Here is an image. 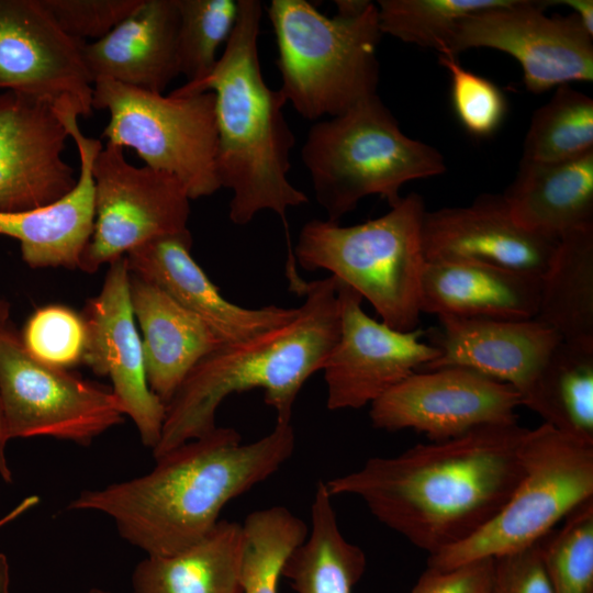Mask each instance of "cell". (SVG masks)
I'll return each instance as SVG.
<instances>
[{"instance_id":"obj_1","label":"cell","mask_w":593,"mask_h":593,"mask_svg":"<svg viewBox=\"0 0 593 593\" xmlns=\"http://www.w3.org/2000/svg\"><path fill=\"white\" fill-rule=\"evenodd\" d=\"M528 428L486 425L400 455L373 457L325 481L329 494L359 499L383 525L435 555L483 528L523 478Z\"/></svg>"},{"instance_id":"obj_2","label":"cell","mask_w":593,"mask_h":593,"mask_svg":"<svg viewBox=\"0 0 593 593\" xmlns=\"http://www.w3.org/2000/svg\"><path fill=\"white\" fill-rule=\"evenodd\" d=\"M294 448L291 422L247 444L235 428L216 426L155 459L145 474L81 491L67 508L109 516L146 556L172 555L208 535L224 506L273 475Z\"/></svg>"},{"instance_id":"obj_3","label":"cell","mask_w":593,"mask_h":593,"mask_svg":"<svg viewBox=\"0 0 593 593\" xmlns=\"http://www.w3.org/2000/svg\"><path fill=\"white\" fill-rule=\"evenodd\" d=\"M237 1L235 25L212 72L169 94H215L216 175L221 188L232 191V223L246 225L258 212L268 210L286 224L288 209L309 202L288 178L295 143L282 111L288 101L280 89L267 86L260 69L257 40L261 2Z\"/></svg>"},{"instance_id":"obj_4","label":"cell","mask_w":593,"mask_h":593,"mask_svg":"<svg viewBox=\"0 0 593 593\" xmlns=\"http://www.w3.org/2000/svg\"><path fill=\"white\" fill-rule=\"evenodd\" d=\"M296 315L237 343L221 345L188 373L169 403L158 444V459L216 427L215 415L231 394L262 389L277 422H291L295 400L306 380L323 366L340 332L337 280L333 276L304 282Z\"/></svg>"},{"instance_id":"obj_5","label":"cell","mask_w":593,"mask_h":593,"mask_svg":"<svg viewBox=\"0 0 593 593\" xmlns=\"http://www.w3.org/2000/svg\"><path fill=\"white\" fill-rule=\"evenodd\" d=\"M385 214L363 223L311 220L299 234L295 262L307 271L327 270L366 299L388 326L417 328L423 249V198L410 193Z\"/></svg>"},{"instance_id":"obj_6","label":"cell","mask_w":593,"mask_h":593,"mask_svg":"<svg viewBox=\"0 0 593 593\" xmlns=\"http://www.w3.org/2000/svg\"><path fill=\"white\" fill-rule=\"evenodd\" d=\"M315 199L338 222L360 200L378 194L390 206L406 182L446 170L441 154L410 138L378 94L314 123L301 149Z\"/></svg>"},{"instance_id":"obj_7","label":"cell","mask_w":593,"mask_h":593,"mask_svg":"<svg viewBox=\"0 0 593 593\" xmlns=\"http://www.w3.org/2000/svg\"><path fill=\"white\" fill-rule=\"evenodd\" d=\"M280 90L309 121L339 115L377 94L382 35L373 2L355 16L328 18L306 0H272Z\"/></svg>"},{"instance_id":"obj_8","label":"cell","mask_w":593,"mask_h":593,"mask_svg":"<svg viewBox=\"0 0 593 593\" xmlns=\"http://www.w3.org/2000/svg\"><path fill=\"white\" fill-rule=\"evenodd\" d=\"M524 474L503 508L468 539L428 556L427 567L456 568L526 548L593 499V444L542 423L521 446Z\"/></svg>"},{"instance_id":"obj_9","label":"cell","mask_w":593,"mask_h":593,"mask_svg":"<svg viewBox=\"0 0 593 593\" xmlns=\"http://www.w3.org/2000/svg\"><path fill=\"white\" fill-rule=\"evenodd\" d=\"M92 109L109 113L101 138L134 149L145 166L175 176L190 200L221 189L212 91L164 96L100 78L93 81Z\"/></svg>"},{"instance_id":"obj_10","label":"cell","mask_w":593,"mask_h":593,"mask_svg":"<svg viewBox=\"0 0 593 593\" xmlns=\"http://www.w3.org/2000/svg\"><path fill=\"white\" fill-rule=\"evenodd\" d=\"M9 322L0 325V401L9 440L52 437L88 446L123 422L111 388L36 361Z\"/></svg>"},{"instance_id":"obj_11","label":"cell","mask_w":593,"mask_h":593,"mask_svg":"<svg viewBox=\"0 0 593 593\" xmlns=\"http://www.w3.org/2000/svg\"><path fill=\"white\" fill-rule=\"evenodd\" d=\"M94 223L79 269L102 265L159 237L188 228L190 198L172 175L130 164L124 148L107 143L92 164Z\"/></svg>"},{"instance_id":"obj_12","label":"cell","mask_w":593,"mask_h":593,"mask_svg":"<svg viewBox=\"0 0 593 593\" xmlns=\"http://www.w3.org/2000/svg\"><path fill=\"white\" fill-rule=\"evenodd\" d=\"M544 1L505 0L461 19L447 54L492 48L514 57L533 93L593 81V36L580 20L547 16Z\"/></svg>"},{"instance_id":"obj_13","label":"cell","mask_w":593,"mask_h":593,"mask_svg":"<svg viewBox=\"0 0 593 593\" xmlns=\"http://www.w3.org/2000/svg\"><path fill=\"white\" fill-rule=\"evenodd\" d=\"M518 392L507 383L463 368L417 371L370 404L374 428L413 429L432 441L486 425L517 423Z\"/></svg>"},{"instance_id":"obj_14","label":"cell","mask_w":593,"mask_h":593,"mask_svg":"<svg viewBox=\"0 0 593 593\" xmlns=\"http://www.w3.org/2000/svg\"><path fill=\"white\" fill-rule=\"evenodd\" d=\"M337 294L340 332L322 369L328 410L371 404L439 356L435 346L421 339L425 331L401 332L370 317L360 294L339 280Z\"/></svg>"},{"instance_id":"obj_15","label":"cell","mask_w":593,"mask_h":593,"mask_svg":"<svg viewBox=\"0 0 593 593\" xmlns=\"http://www.w3.org/2000/svg\"><path fill=\"white\" fill-rule=\"evenodd\" d=\"M85 43L66 34L42 0H0V91L53 105L68 99L80 116H90L93 80Z\"/></svg>"},{"instance_id":"obj_16","label":"cell","mask_w":593,"mask_h":593,"mask_svg":"<svg viewBox=\"0 0 593 593\" xmlns=\"http://www.w3.org/2000/svg\"><path fill=\"white\" fill-rule=\"evenodd\" d=\"M82 316L87 329L82 363L111 380L124 414L135 424L143 445L153 450L161 435L166 405L148 384L125 256L109 264L102 288L87 302Z\"/></svg>"},{"instance_id":"obj_17","label":"cell","mask_w":593,"mask_h":593,"mask_svg":"<svg viewBox=\"0 0 593 593\" xmlns=\"http://www.w3.org/2000/svg\"><path fill=\"white\" fill-rule=\"evenodd\" d=\"M69 134L52 103L0 91V212L48 205L78 174L63 158Z\"/></svg>"},{"instance_id":"obj_18","label":"cell","mask_w":593,"mask_h":593,"mask_svg":"<svg viewBox=\"0 0 593 593\" xmlns=\"http://www.w3.org/2000/svg\"><path fill=\"white\" fill-rule=\"evenodd\" d=\"M422 237L426 261L480 262L539 278L558 242L518 225L503 197L494 194L468 206L426 211Z\"/></svg>"},{"instance_id":"obj_19","label":"cell","mask_w":593,"mask_h":593,"mask_svg":"<svg viewBox=\"0 0 593 593\" xmlns=\"http://www.w3.org/2000/svg\"><path fill=\"white\" fill-rule=\"evenodd\" d=\"M54 108L77 147V183L66 195L48 205L0 212V235L20 243L22 259L33 269H79L94 223L92 164L103 145L99 138L82 133L78 123L79 111L71 101L61 100Z\"/></svg>"},{"instance_id":"obj_20","label":"cell","mask_w":593,"mask_h":593,"mask_svg":"<svg viewBox=\"0 0 593 593\" xmlns=\"http://www.w3.org/2000/svg\"><path fill=\"white\" fill-rule=\"evenodd\" d=\"M189 228L149 240L125 255L131 273L149 281L203 320L224 344L237 343L292 320L298 307L248 309L230 302L191 254Z\"/></svg>"},{"instance_id":"obj_21","label":"cell","mask_w":593,"mask_h":593,"mask_svg":"<svg viewBox=\"0 0 593 593\" xmlns=\"http://www.w3.org/2000/svg\"><path fill=\"white\" fill-rule=\"evenodd\" d=\"M441 327L432 331L430 344L439 356L419 371L463 368L507 383L519 394L528 393L553 348L562 340L536 318L494 320L438 317Z\"/></svg>"},{"instance_id":"obj_22","label":"cell","mask_w":593,"mask_h":593,"mask_svg":"<svg viewBox=\"0 0 593 593\" xmlns=\"http://www.w3.org/2000/svg\"><path fill=\"white\" fill-rule=\"evenodd\" d=\"M176 0H141L110 33L85 43L82 56L94 81L107 78L163 93L180 75Z\"/></svg>"},{"instance_id":"obj_23","label":"cell","mask_w":593,"mask_h":593,"mask_svg":"<svg viewBox=\"0 0 593 593\" xmlns=\"http://www.w3.org/2000/svg\"><path fill=\"white\" fill-rule=\"evenodd\" d=\"M541 278L501 267L459 260L426 261L421 313L459 318L532 320Z\"/></svg>"},{"instance_id":"obj_24","label":"cell","mask_w":593,"mask_h":593,"mask_svg":"<svg viewBox=\"0 0 593 593\" xmlns=\"http://www.w3.org/2000/svg\"><path fill=\"white\" fill-rule=\"evenodd\" d=\"M130 289L148 384L167 405L192 368L224 343L154 283L130 272Z\"/></svg>"},{"instance_id":"obj_25","label":"cell","mask_w":593,"mask_h":593,"mask_svg":"<svg viewBox=\"0 0 593 593\" xmlns=\"http://www.w3.org/2000/svg\"><path fill=\"white\" fill-rule=\"evenodd\" d=\"M502 197L518 225L542 236L593 226V152L556 163L521 159Z\"/></svg>"},{"instance_id":"obj_26","label":"cell","mask_w":593,"mask_h":593,"mask_svg":"<svg viewBox=\"0 0 593 593\" xmlns=\"http://www.w3.org/2000/svg\"><path fill=\"white\" fill-rule=\"evenodd\" d=\"M240 551L242 524L221 519L183 550L141 560L132 593H240Z\"/></svg>"},{"instance_id":"obj_27","label":"cell","mask_w":593,"mask_h":593,"mask_svg":"<svg viewBox=\"0 0 593 593\" xmlns=\"http://www.w3.org/2000/svg\"><path fill=\"white\" fill-rule=\"evenodd\" d=\"M535 318L562 342L593 350V226L558 238Z\"/></svg>"},{"instance_id":"obj_28","label":"cell","mask_w":593,"mask_h":593,"mask_svg":"<svg viewBox=\"0 0 593 593\" xmlns=\"http://www.w3.org/2000/svg\"><path fill=\"white\" fill-rule=\"evenodd\" d=\"M332 499L325 481H320L307 536L282 572L296 593H353L366 570V555L340 532Z\"/></svg>"},{"instance_id":"obj_29","label":"cell","mask_w":593,"mask_h":593,"mask_svg":"<svg viewBox=\"0 0 593 593\" xmlns=\"http://www.w3.org/2000/svg\"><path fill=\"white\" fill-rule=\"evenodd\" d=\"M522 405L545 424L593 444V350L560 342Z\"/></svg>"},{"instance_id":"obj_30","label":"cell","mask_w":593,"mask_h":593,"mask_svg":"<svg viewBox=\"0 0 593 593\" xmlns=\"http://www.w3.org/2000/svg\"><path fill=\"white\" fill-rule=\"evenodd\" d=\"M307 533V525L284 506L248 514L242 523L240 593H279L283 568Z\"/></svg>"},{"instance_id":"obj_31","label":"cell","mask_w":593,"mask_h":593,"mask_svg":"<svg viewBox=\"0 0 593 593\" xmlns=\"http://www.w3.org/2000/svg\"><path fill=\"white\" fill-rule=\"evenodd\" d=\"M593 152V100L571 85L557 87L537 109L527 131L523 160L556 163Z\"/></svg>"},{"instance_id":"obj_32","label":"cell","mask_w":593,"mask_h":593,"mask_svg":"<svg viewBox=\"0 0 593 593\" xmlns=\"http://www.w3.org/2000/svg\"><path fill=\"white\" fill-rule=\"evenodd\" d=\"M505 0H379L382 34L447 54L458 22Z\"/></svg>"},{"instance_id":"obj_33","label":"cell","mask_w":593,"mask_h":593,"mask_svg":"<svg viewBox=\"0 0 593 593\" xmlns=\"http://www.w3.org/2000/svg\"><path fill=\"white\" fill-rule=\"evenodd\" d=\"M179 11L177 54L186 83H197L214 69L217 49L228 41L238 13L237 0H176Z\"/></svg>"},{"instance_id":"obj_34","label":"cell","mask_w":593,"mask_h":593,"mask_svg":"<svg viewBox=\"0 0 593 593\" xmlns=\"http://www.w3.org/2000/svg\"><path fill=\"white\" fill-rule=\"evenodd\" d=\"M540 546L555 593H593V499L568 515Z\"/></svg>"},{"instance_id":"obj_35","label":"cell","mask_w":593,"mask_h":593,"mask_svg":"<svg viewBox=\"0 0 593 593\" xmlns=\"http://www.w3.org/2000/svg\"><path fill=\"white\" fill-rule=\"evenodd\" d=\"M22 345L36 361L56 369L69 370L82 362L87 329L82 314L61 304L38 307L27 318Z\"/></svg>"},{"instance_id":"obj_36","label":"cell","mask_w":593,"mask_h":593,"mask_svg":"<svg viewBox=\"0 0 593 593\" xmlns=\"http://www.w3.org/2000/svg\"><path fill=\"white\" fill-rule=\"evenodd\" d=\"M438 63L451 80V103L465 130L474 137L492 136L503 123L507 101L491 80L466 69L456 55L439 54Z\"/></svg>"},{"instance_id":"obj_37","label":"cell","mask_w":593,"mask_h":593,"mask_svg":"<svg viewBox=\"0 0 593 593\" xmlns=\"http://www.w3.org/2000/svg\"><path fill=\"white\" fill-rule=\"evenodd\" d=\"M61 30L87 42L110 33L139 4L141 0H42Z\"/></svg>"},{"instance_id":"obj_38","label":"cell","mask_w":593,"mask_h":593,"mask_svg":"<svg viewBox=\"0 0 593 593\" xmlns=\"http://www.w3.org/2000/svg\"><path fill=\"white\" fill-rule=\"evenodd\" d=\"M490 593H555L544 564L540 540L494 558Z\"/></svg>"},{"instance_id":"obj_39","label":"cell","mask_w":593,"mask_h":593,"mask_svg":"<svg viewBox=\"0 0 593 593\" xmlns=\"http://www.w3.org/2000/svg\"><path fill=\"white\" fill-rule=\"evenodd\" d=\"M494 559H481L456 568H428L411 593H490Z\"/></svg>"},{"instance_id":"obj_40","label":"cell","mask_w":593,"mask_h":593,"mask_svg":"<svg viewBox=\"0 0 593 593\" xmlns=\"http://www.w3.org/2000/svg\"><path fill=\"white\" fill-rule=\"evenodd\" d=\"M9 316H10V304L3 298L0 296V325L9 322ZM8 441L9 439L7 437V433L4 428L1 401H0V477L4 482L11 483L12 471L9 467V462H8L7 454H5Z\"/></svg>"},{"instance_id":"obj_41","label":"cell","mask_w":593,"mask_h":593,"mask_svg":"<svg viewBox=\"0 0 593 593\" xmlns=\"http://www.w3.org/2000/svg\"><path fill=\"white\" fill-rule=\"evenodd\" d=\"M563 4L571 8L584 29L593 36V1L592 0H553L545 1V5Z\"/></svg>"},{"instance_id":"obj_42","label":"cell","mask_w":593,"mask_h":593,"mask_svg":"<svg viewBox=\"0 0 593 593\" xmlns=\"http://www.w3.org/2000/svg\"><path fill=\"white\" fill-rule=\"evenodd\" d=\"M10 566L7 556L0 552V593H11Z\"/></svg>"},{"instance_id":"obj_43","label":"cell","mask_w":593,"mask_h":593,"mask_svg":"<svg viewBox=\"0 0 593 593\" xmlns=\"http://www.w3.org/2000/svg\"><path fill=\"white\" fill-rule=\"evenodd\" d=\"M83 593H111V592L102 590V589H98V588H92Z\"/></svg>"}]
</instances>
